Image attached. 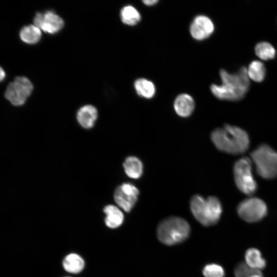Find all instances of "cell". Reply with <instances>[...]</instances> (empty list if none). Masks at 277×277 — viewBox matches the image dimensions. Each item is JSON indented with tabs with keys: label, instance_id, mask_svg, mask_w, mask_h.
<instances>
[{
	"label": "cell",
	"instance_id": "44dd1931",
	"mask_svg": "<svg viewBox=\"0 0 277 277\" xmlns=\"http://www.w3.org/2000/svg\"><path fill=\"white\" fill-rule=\"evenodd\" d=\"M249 78L256 82H261L265 78L266 69L264 64L258 61H252L247 69Z\"/></svg>",
	"mask_w": 277,
	"mask_h": 277
},
{
	"label": "cell",
	"instance_id": "2e32d148",
	"mask_svg": "<svg viewBox=\"0 0 277 277\" xmlns=\"http://www.w3.org/2000/svg\"><path fill=\"white\" fill-rule=\"evenodd\" d=\"M123 167L126 175L131 179H137L142 175L143 165L136 156L127 157L123 163Z\"/></svg>",
	"mask_w": 277,
	"mask_h": 277
},
{
	"label": "cell",
	"instance_id": "8992f818",
	"mask_svg": "<svg viewBox=\"0 0 277 277\" xmlns=\"http://www.w3.org/2000/svg\"><path fill=\"white\" fill-rule=\"evenodd\" d=\"M251 160L243 157L238 160L233 166V174L238 188L244 194L250 195L254 194L258 185L252 172Z\"/></svg>",
	"mask_w": 277,
	"mask_h": 277
},
{
	"label": "cell",
	"instance_id": "e0dca14e",
	"mask_svg": "<svg viewBox=\"0 0 277 277\" xmlns=\"http://www.w3.org/2000/svg\"><path fill=\"white\" fill-rule=\"evenodd\" d=\"M245 263L251 268L261 271L266 266V261L261 251L255 248L247 249L245 253Z\"/></svg>",
	"mask_w": 277,
	"mask_h": 277
},
{
	"label": "cell",
	"instance_id": "ba28073f",
	"mask_svg": "<svg viewBox=\"0 0 277 277\" xmlns=\"http://www.w3.org/2000/svg\"><path fill=\"white\" fill-rule=\"evenodd\" d=\"M32 90L30 81L26 77L18 76L8 85L5 96L11 104L19 106L25 104Z\"/></svg>",
	"mask_w": 277,
	"mask_h": 277
},
{
	"label": "cell",
	"instance_id": "8fae6325",
	"mask_svg": "<svg viewBox=\"0 0 277 277\" xmlns=\"http://www.w3.org/2000/svg\"><path fill=\"white\" fill-rule=\"evenodd\" d=\"M214 29L212 21L207 16L201 15L196 16L190 27L192 37L198 41L204 40L211 35Z\"/></svg>",
	"mask_w": 277,
	"mask_h": 277
},
{
	"label": "cell",
	"instance_id": "ffe728a7",
	"mask_svg": "<svg viewBox=\"0 0 277 277\" xmlns=\"http://www.w3.org/2000/svg\"><path fill=\"white\" fill-rule=\"evenodd\" d=\"M121 18L123 23L129 26L136 25L141 19L139 12L134 7L128 5L121 11Z\"/></svg>",
	"mask_w": 277,
	"mask_h": 277
},
{
	"label": "cell",
	"instance_id": "30bf717a",
	"mask_svg": "<svg viewBox=\"0 0 277 277\" xmlns=\"http://www.w3.org/2000/svg\"><path fill=\"white\" fill-rule=\"evenodd\" d=\"M33 22L34 25L41 30L50 34L58 32L64 24L63 19L52 11L37 13L34 16Z\"/></svg>",
	"mask_w": 277,
	"mask_h": 277
},
{
	"label": "cell",
	"instance_id": "d6986e66",
	"mask_svg": "<svg viewBox=\"0 0 277 277\" xmlns=\"http://www.w3.org/2000/svg\"><path fill=\"white\" fill-rule=\"evenodd\" d=\"M19 36L22 41L28 44L37 43L42 36L41 30L34 25L24 26L20 31Z\"/></svg>",
	"mask_w": 277,
	"mask_h": 277
},
{
	"label": "cell",
	"instance_id": "ac0fdd59",
	"mask_svg": "<svg viewBox=\"0 0 277 277\" xmlns=\"http://www.w3.org/2000/svg\"><path fill=\"white\" fill-rule=\"evenodd\" d=\"M134 87L137 94L146 98L153 97L155 93L154 84L146 78L137 79L134 83Z\"/></svg>",
	"mask_w": 277,
	"mask_h": 277
},
{
	"label": "cell",
	"instance_id": "83f0119b",
	"mask_svg": "<svg viewBox=\"0 0 277 277\" xmlns=\"http://www.w3.org/2000/svg\"><path fill=\"white\" fill-rule=\"evenodd\" d=\"M65 277H70V276H65Z\"/></svg>",
	"mask_w": 277,
	"mask_h": 277
},
{
	"label": "cell",
	"instance_id": "5bb4252c",
	"mask_svg": "<svg viewBox=\"0 0 277 277\" xmlns=\"http://www.w3.org/2000/svg\"><path fill=\"white\" fill-rule=\"evenodd\" d=\"M106 215L105 223L107 227L115 229L121 226L124 220V215L121 209L114 205H107L103 209Z\"/></svg>",
	"mask_w": 277,
	"mask_h": 277
},
{
	"label": "cell",
	"instance_id": "5b68a950",
	"mask_svg": "<svg viewBox=\"0 0 277 277\" xmlns=\"http://www.w3.org/2000/svg\"><path fill=\"white\" fill-rule=\"evenodd\" d=\"M258 174L265 179L277 176V152L267 144H261L250 153Z\"/></svg>",
	"mask_w": 277,
	"mask_h": 277
},
{
	"label": "cell",
	"instance_id": "7402d4cb",
	"mask_svg": "<svg viewBox=\"0 0 277 277\" xmlns=\"http://www.w3.org/2000/svg\"><path fill=\"white\" fill-rule=\"evenodd\" d=\"M256 55L263 60L273 59L275 55V50L269 43L261 42L257 44L255 47Z\"/></svg>",
	"mask_w": 277,
	"mask_h": 277
},
{
	"label": "cell",
	"instance_id": "4316f807",
	"mask_svg": "<svg viewBox=\"0 0 277 277\" xmlns=\"http://www.w3.org/2000/svg\"><path fill=\"white\" fill-rule=\"evenodd\" d=\"M249 277H263L262 274H253Z\"/></svg>",
	"mask_w": 277,
	"mask_h": 277
},
{
	"label": "cell",
	"instance_id": "7a4b0ae2",
	"mask_svg": "<svg viewBox=\"0 0 277 277\" xmlns=\"http://www.w3.org/2000/svg\"><path fill=\"white\" fill-rule=\"evenodd\" d=\"M211 139L217 149L231 154L245 152L250 145L249 135L244 129L229 124L215 129Z\"/></svg>",
	"mask_w": 277,
	"mask_h": 277
},
{
	"label": "cell",
	"instance_id": "cb8c5ba5",
	"mask_svg": "<svg viewBox=\"0 0 277 277\" xmlns=\"http://www.w3.org/2000/svg\"><path fill=\"white\" fill-rule=\"evenodd\" d=\"M203 273L205 277H224L225 270L222 266L217 264H209L203 268Z\"/></svg>",
	"mask_w": 277,
	"mask_h": 277
},
{
	"label": "cell",
	"instance_id": "9c48e42d",
	"mask_svg": "<svg viewBox=\"0 0 277 277\" xmlns=\"http://www.w3.org/2000/svg\"><path fill=\"white\" fill-rule=\"evenodd\" d=\"M139 194V190L135 186L130 183H124L116 188L114 199L120 209L129 212L135 205Z\"/></svg>",
	"mask_w": 277,
	"mask_h": 277
},
{
	"label": "cell",
	"instance_id": "277c9868",
	"mask_svg": "<svg viewBox=\"0 0 277 277\" xmlns=\"http://www.w3.org/2000/svg\"><path fill=\"white\" fill-rule=\"evenodd\" d=\"M190 227L184 219L171 216L163 220L157 229V235L162 243L173 245L185 241L189 236Z\"/></svg>",
	"mask_w": 277,
	"mask_h": 277
},
{
	"label": "cell",
	"instance_id": "484cf974",
	"mask_svg": "<svg viewBox=\"0 0 277 277\" xmlns=\"http://www.w3.org/2000/svg\"><path fill=\"white\" fill-rule=\"evenodd\" d=\"M6 76V73L3 69L0 67V82L2 81Z\"/></svg>",
	"mask_w": 277,
	"mask_h": 277
},
{
	"label": "cell",
	"instance_id": "6da1fadb",
	"mask_svg": "<svg viewBox=\"0 0 277 277\" xmlns=\"http://www.w3.org/2000/svg\"><path fill=\"white\" fill-rule=\"evenodd\" d=\"M222 84H212L210 90L217 98L236 101L243 98L249 87L247 69L242 67L237 73L231 74L224 69L220 71Z\"/></svg>",
	"mask_w": 277,
	"mask_h": 277
},
{
	"label": "cell",
	"instance_id": "7c38bea8",
	"mask_svg": "<svg viewBox=\"0 0 277 277\" xmlns=\"http://www.w3.org/2000/svg\"><path fill=\"white\" fill-rule=\"evenodd\" d=\"M96 108L91 105H85L78 110L76 118L79 124L83 128L89 129L93 127L97 118Z\"/></svg>",
	"mask_w": 277,
	"mask_h": 277
},
{
	"label": "cell",
	"instance_id": "3957f363",
	"mask_svg": "<svg viewBox=\"0 0 277 277\" xmlns=\"http://www.w3.org/2000/svg\"><path fill=\"white\" fill-rule=\"evenodd\" d=\"M190 210L194 217L204 226L216 224L222 213V206L216 196L207 198L196 194L190 200Z\"/></svg>",
	"mask_w": 277,
	"mask_h": 277
},
{
	"label": "cell",
	"instance_id": "d4e9b609",
	"mask_svg": "<svg viewBox=\"0 0 277 277\" xmlns=\"http://www.w3.org/2000/svg\"><path fill=\"white\" fill-rule=\"evenodd\" d=\"M158 2L157 0H145L143 1L145 5L149 6H153L158 3Z\"/></svg>",
	"mask_w": 277,
	"mask_h": 277
},
{
	"label": "cell",
	"instance_id": "603a6c76",
	"mask_svg": "<svg viewBox=\"0 0 277 277\" xmlns=\"http://www.w3.org/2000/svg\"><path fill=\"white\" fill-rule=\"evenodd\" d=\"M255 274H262V272L251 268L244 262L239 263L234 269L235 277H249Z\"/></svg>",
	"mask_w": 277,
	"mask_h": 277
},
{
	"label": "cell",
	"instance_id": "4fadbf2b",
	"mask_svg": "<svg viewBox=\"0 0 277 277\" xmlns=\"http://www.w3.org/2000/svg\"><path fill=\"white\" fill-rule=\"evenodd\" d=\"M174 109L176 114L183 117L190 116L194 109V101L190 95L183 93L179 95L174 102Z\"/></svg>",
	"mask_w": 277,
	"mask_h": 277
},
{
	"label": "cell",
	"instance_id": "52a82bcc",
	"mask_svg": "<svg viewBox=\"0 0 277 277\" xmlns=\"http://www.w3.org/2000/svg\"><path fill=\"white\" fill-rule=\"evenodd\" d=\"M239 216L248 223H256L267 214L268 208L264 201L258 197H249L241 202L237 207Z\"/></svg>",
	"mask_w": 277,
	"mask_h": 277
},
{
	"label": "cell",
	"instance_id": "9a60e30c",
	"mask_svg": "<svg viewBox=\"0 0 277 277\" xmlns=\"http://www.w3.org/2000/svg\"><path fill=\"white\" fill-rule=\"evenodd\" d=\"M85 264L83 258L75 253L67 254L62 263L65 270L72 274H77L82 271L85 267Z\"/></svg>",
	"mask_w": 277,
	"mask_h": 277
}]
</instances>
